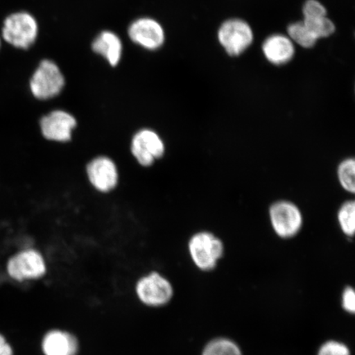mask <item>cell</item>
Returning a JSON list of instances; mask_svg holds the SVG:
<instances>
[{"label":"cell","instance_id":"obj_1","mask_svg":"<svg viewBox=\"0 0 355 355\" xmlns=\"http://www.w3.org/2000/svg\"><path fill=\"white\" fill-rule=\"evenodd\" d=\"M137 303L148 309H161L171 304L175 297V287L165 274L150 270L137 277L132 285Z\"/></svg>","mask_w":355,"mask_h":355},{"label":"cell","instance_id":"obj_2","mask_svg":"<svg viewBox=\"0 0 355 355\" xmlns=\"http://www.w3.org/2000/svg\"><path fill=\"white\" fill-rule=\"evenodd\" d=\"M49 263L41 250L24 248L8 257L4 266L6 277L13 283H34L42 281L49 274Z\"/></svg>","mask_w":355,"mask_h":355},{"label":"cell","instance_id":"obj_3","mask_svg":"<svg viewBox=\"0 0 355 355\" xmlns=\"http://www.w3.org/2000/svg\"><path fill=\"white\" fill-rule=\"evenodd\" d=\"M188 251L195 266L202 272L216 269L225 254L221 239L209 232H199L189 239Z\"/></svg>","mask_w":355,"mask_h":355},{"label":"cell","instance_id":"obj_4","mask_svg":"<svg viewBox=\"0 0 355 355\" xmlns=\"http://www.w3.org/2000/svg\"><path fill=\"white\" fill-rule=\"evenodd\" d=\"M65 78L55 62L44 60L30 79L29 88L35 99L48 101L55 98L63 92Z\"/></svg>","mask_w":355,"mask_h":355},{"label":"cell","instance_id":"obj_5","mask_svg":"<svg viewBox=\"0 0 355 355\" xmlns=\"http://www.w3.org/2000/svg\"><path fill=\"white\" fill-rule=\"evenodd\" d=\"M39 26L28 12L12 13L3 21L2 37L13 47L28 50L37 41Z\"/></svg>","mask_w":355,"mask_h":355},{"label":"cell","instance_id":"obj_6","mask_svg":"<svg viewBox=\"0 0 355 355\" xmlns=\"http://www.w3.org/2000/svg\"><path fill=\"white\" fill-rule=\"evenodd\" d=\"M269 218L273 232L283 239L295 237L304 225V216L300 207L287 200H279L270 205Z\"/></svg>","mask_w":355,"mask_h":355},{"label":"cell","instance_id":"obj_7","mask_svg":"<svg viewBox=\"0 0 355 355\" xmlns=\"http://www.w3.org/2000/svg\"><path fill=\"white\" fill-rule=\"evenodd\" d=\"M130 152L139 165L150 167L165 155V141L153 128H141L132 137Z\"/></svg>","mask_w":355,"mask_h":355},{"label":"cell","instance_id":"obj_8","mask_svg":"<svg viewBox=\"0 0 355 355\" xmlns=\"http://www.w3.org/2000/svg\"><path fill=\"white\" fill-rule=\"evenodd\" d=\"M39 350L41 355H80L82 343L73 331L54 327L42 333Z\"/></svg>","mask_w":355,"mask_h":355},{"label":"cell","instance_id":"obj_9","mask_svg":"<svg viewBox=\"0 0 355 355\" xmlns=\"http://www.w3.org/2000/svg\"><path fill=\"white\" fill-rule=\"evenodd\" d=\"M39 126L44 139L52 143L67 144L73 139L78 121L69 111L54 110L40 119Z\"/></svg>","mask_w":355,"mask_h":355},{"label":"cell","instance_id":"obj_10","mask_svg":"<svg viewBox=\"0 0 355 355\" xmlns=\"http://www.w3.org/2000/svg\"><path fill=\"white\" fill-rule=\"evenodd\" d=\"M86 174L92 188L101 193L112 192L119 184L118 166L108 155H97L92 158L86 166Z\"/></svg>","mask_w":355,"mask_h":355},{"label":"cell","instance_id":"obj_11","mask_svg":"<svg viewBox=\"0 0 355 355\" xmlns=\"http://www.w3.org/2000/svg\"><path fill=\"white\" fill-rule=\"evenodd\" d=\"M128 35L133 43L150 51L161 48L166 39L162 26L152 17H140L133 21L128 26Z\"/></svg>","mask_w":355,"mask_h":355},{"label":"cell","instance_id":"obj_12","mask_svg":"<svg viewBox=\"0 0 355 355\" xmlns=\"http://www.w3.org/2000/svg\"><path fill=\"white\" fill-rule=\"evenodd\" d=\"M219 41L230 55H241L250 46L252 32L250 25L239 19L226 21L220 26Z\"/></svg>","mask_w":355,"mask_h":355},{"label":"cell","instance_id":"obj_13","mask_svg":"<svg viewBox=\"0 0 355 355\" xmlns=\"http://www.w3.org/2000/svg\"><path fill=\"white\" fill-rule=\"evenodd\" d=\"M92 51L100 55L112 67L117 66L123 55V43L117 34L104 31L94 39Z\"/></svg>","mask_w":355,"mask_h":355},{"label":"cell","instance_id":"obj_14","mask_svg":"<svg viewBox=\"0 0 355 355\" xmlns=\"http://www.w3.org/2000/svg\"><path fill=\"white\" fill-rule=\"evenodd\" d=\"M263 50L266 59L277 65L287 63L295 54L291 40L282 35H274L266 39Z\"/></svg>","mask_w":355,"mask_h":355},{"label":"cell","instance_id":"obj_15","mask_svg":"<svg viewBox=\"0 0 355 355\" xmlns=\"http://www.w3.org/2000/svg\"><path fill=\"white\" fill-rule=\"evenodd\" d=\"M201 355H243L241 348L232 339L216 337L204 346Z\"/></svg>","mask_w":355,"mask_h":355},{"label":"cell","instance_id":"obj_16","mask_svg":"<svg viewBox=\"0 0 355 355\" xmlns=\"http://www.w3.org/2000/svg\"><path fill=\"white\" fill-rule=\"evenodd\" d=\"M337 221L346 237L352 238L355 232V202L348 200L343 203L337 212Z\"/></svg>","mask_w":355,"mask_h":355},{"label":"cell","instance_id":"obj_17","mask_svg":"<svg viewBox=\"0 0 355 355\" xmlns=\"http://www.w3.org/2000/svg\"><path fill=\"white\" fill-rule=\"evenodd\" d=\"M337 178L341 187L349 193L355 192V161L353 157L343 159L337 168Z\"/></svg>","mask_w":355,"mask_h":355},{"label":"cell","instance_id":"obj_18","mask_svg":"<svg viewBox=\"0 0 355 355\" xmlns=\"http://www.w3.org/2000/svg\"><path fill=\"white\" fill-rule=\"evenodd\" d=\"M304 24L307 26L309 32L318 40L322 37H329L335 32V25L326 17H316V19H304Z\"/></svg>","mask_w":355,"mask_h":355},{"label":"cell","instance_id":"obj_19","mask_svg":"<svg viewBox=\"0 0 355 355\" xmlns=\"http://www.w3.org/2000/svg\"><path fill=\"white\" fill-rule=\"evenodd\" d=\"M288 33L292 40L304 48L313 47L318 41L303 21L295 22L288 26Z\"/></svg>","mask_w":355,"mask_h":355},{"label":"cell","instance_id":"obj_20","mask_svg":"<svg viewBox=\"0 0 355 355\" xmlns=\"http://www.w3.org/2000/svg\"><path fill=\"white\" fill-rule=\"evenodd\" d=\"M317 355H352L347 345L341 341L329 340L319 348Z\"/></svg>","mask_w":355,"mask_h":355},{"label":"cell","instance_id":"obj_21","mask_svg":"<svg viewBox=\"0 0 355 355\" xmlns=\"http://www.w3.org/2000/svg\"><path fill=\"white\" fill-rule=\"evenodd\" d=\"M304 19H316L327 16L326 8L317 0H308L303 8Z\"/></svg>","mask_w":355,"mask_h":355},{"label":"cell","instance_id":"obj_22","mask_svg":"<svg viewBox=\"0 0 355 355\" xmlns=\"http://www.w3.org/2000/svg\"><path fill=\"white\" fill-rule=\"evenodd\" d=\"M341 306L346 313L354 315L355 313V292L352 286L344 288L341 295Z\"/></svg>","mask_w":355,"mask_h":355},{"label":"cell","instance_id":"obj_23","mask_svg":"<svg viewBox=\"0 0 355 355\" xmlns=\"http://www.w3.org/2000/svg\"><path fill=\"white\" fill-rule=\"evenodd\" d=\"M0 355H17L16 348L8 336L0 331Z\"/></svg>","mask_w":355,"mask_h":355},{"label":"cell","instance_id":"obj_24","mask_svg":"<svg viewBox=\"0 0 355 355\" xmlns=\"http://www.w3.org/2000/svg\"><path fill=\"white\" fill-rule=\"evenodd\" d=\"M0 46H1V40H0Z\"/></svg>","mask_w":355,"mask_h":355}]
</instances>
